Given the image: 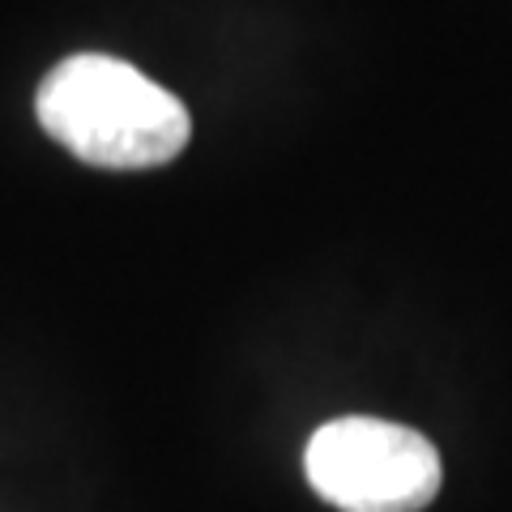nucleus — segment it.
<instances>
[{
    "label": "nucleus",
    "mask_w": 512,
    "mask_h": 512,
    "mask_svg": "<svg viewBox=\"0 0 512 512\" xmlns=\"http://www.w3.org/2000/svg\"><path fill=\"white\" fill-rule=\"evenodd\" d=\"M303 470L320 500L342 512H419L444 483L436 444L414 427L367 414L316 427Z\"/></svg>",
    "instance_id": "nucleus-2"
},
{
    "label": "nucleus",
    "mask_w": 512,
    "mask_h": 512,
    "mask_svg": "<svg viewBox=\"0 0 512 512\" xmlns=\"http://www.w3.org/2000/svg\"><path fill=\"white\" fill-rule=\"evenodd\" d=\"M43 133L73 158L111 171L163 167L188 146V107L128 60L77 52L43 77L35 94Z\"/></svg>",
    "instance_id": "nucleus-1"
}]
</instances>
